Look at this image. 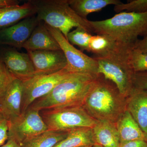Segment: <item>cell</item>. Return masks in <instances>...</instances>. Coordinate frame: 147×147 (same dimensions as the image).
Instances as JSON below:
<instances>
[{"mask_svg": "<svg viewBox=\"0 0 147 147\" xmlns=\"http://www.w3.org/2000/svg\"><path fill=\"white\" fill-rule=\"evenodd\" d=\"M82 107L96 120L116 123L126 110V98L114 83L98 74Z\"/></svg>", "mask_w": 147, "mask_h": 147, "instance_id": "cell-1", "label": "cell"}, {"mask_svg": "<svg viewBox=\"0 0 147 147\" xmlns=\"http://www.w3.org/2000/svg\"><path fill=\"white\" fill-rule=\"evenodd\" d=\"M98 75L70 73L48 94L37 99L29 107L40 111L82 106Z\"/></svg>", "mask_w": 147, "mask_h": 147, "instance_id": "cell-2", "label": "cell"}, {"mask_svg": "<svg viewBox=\"0 0 147 147\" xmlns=\"http://www.w3.org/2000/svg\"><path fill=\"white\" fill-rule=\"evenodd\" d=\"M93 32L108 36L121 45L129 48L134 47L139 36L147 33V12H124L102 21H91Z\"/></svg>", "mask_w": 147, "mask_h": 147, "instance_id": "cell-3", "label": "cell"}, {"mask_svg": "<svg viewBox=\"0 0 147 147\" xmlns=\"http://www.w3.org/2000/svg\"><path fill=\"white\" fill-rule=\"evenodd\" d=\"M39 21L59 30L65 38L73 28L80 27L92 34L90 21L80 17L71 8L67 0H30Z\"/></svg>", "mask_w": 147, "mask_h": 147, "instance_id": "cell-4", "label": "cell"}, {"mask_svg": "<svg viewBox=\"0 0 147 147\" xmlns=\"http://www.w3.org/2000/svg\"><path fill=\"white\" fill-rule=\"evenodd\" d=\"M127 49L107 57H94L98 66V74L114 83L121 94L127 98L133 88L134 71L129 61Z\"/></svg>", "mask_w": 147, "mask_h": 147, "instance_id": "cell-5", "label": "cell"}, {"mask_svg": "<svg viewBox=\"0 0 147 147\" xmlns=\"http://www.w3.org/2000/svg\"><path fill=\"white\" fill-rule=\"evenodd\" d=\"M40 113L50 130L69 131L77 128H93L98 122L82 106L43 110Z\"/></svg>", "mask_w": 147, "mask_h": 147, "instance_id": "cell-6", "label": "cell"}, {"mask_svg": "<svg viewBox=\"0 0 147 147\" xmlns=\"http://www.w3.org/2000/svg\"><path fill=\"white\" fill-rule=\"evenodd\" d=\"M45 25L65 56L67 62L66 69L69 72L87 74L96 76L98 74L97 63L94 57H90L76 49L59 30Z\"/></svg>", "mask_w": 147, "mask_h": 147, "instance_id": "cell-7", "label": "cell"}, {"mask_svg": "<svg viewBox=\"0 0 147 147\" xmlns=\"http://www.w3.org/2000/svg\"><path fill=\"white\" fill-rule=\"evenodd\" d=\"M69 73L65 68L54 73L35 74L30 79L23 82L21 113L37 99L48 94Z\"/></svg>", "mask_w": 147, "mask_h": 147, "instance_id": "cell-8", "label": "cell"}, {"mask_svg": "<svg viewBox=\"0 0 147 147\" xmlns=\"http://www.w3.org/2000/svg\"><path fill=\"white\" fill-rule=\"evenodd\" d=\"M8 138L21 144L28 139L48 130L40 111L29 107L19 117L8 121Z\"/></svg>", "mask_w": 147, "mask_h": 147, "instance_id": "cell-9", "label": "cell"}, {"mask_svg": "<svg viewBox=\"0 0 147 147\" xmlns=\"http://www.w3.org/2000/svg\"><path fill=\"white\" fill-rule=\"evenodd\" d=\"M0 61L13 76L23 82L36 74L33 64L28 53H20L13 47L0 48Z\"/></svg>", "mask_w": 147, "mask_h": 147, "instance_id": "cell-10", "label": "cell"}, {"mask_svg": "<svg viewBox=\"0 0 147 147\" xmlns=\"http://www.w3.org/2000/svg\"><path fill=\"white\" fill-rule=\"evenodd\" d=\"M39 22L34 15L0 30V45H8L16 49L23 48Z\"/></svg>", "mask_w": 147, "mask_h": 147, "instance_id": "cell-11", "label": "cell"}, {"mask_svg": "<svg viewBox=\"0 0 147 147\" xmlns=\"http://www.w3.org/2000/svg\"><path fill=\"white\" fill-rule=\"evenodd\" d=\"M27 53L33 64L36 74L55 73L66 68L67 65L61 50H36Z\"/></svg>", "mask_w": 147, "mask_h": 147, "instance_id": "cell-12", "label": "cell"}, {"mask_svg": "<svg viewBox=\"0 0 147 147\" xmlns=\"http://www.w3.org/2000/svg\"><path fill=\"white\" fill-rule=\"evenodd\" d=\"M23 94V82L15 78L0 99V114L8 121L21 115Z\"/></svg>", "mask_w": 147, "mask_h": 147, "instance_id": "cell-13", "label": "cell"}, {"mask_svg": "<svg viewBox=\"0 0 147 147\" xmlns=\"http://www.w3.org/2000/svg\"><path fill=\"white\" fill-rule=\"evenodd\" d=\"M126 110L147 134V91L132 88L126 98Z\"/></svg>", "mask_w": 147, "mask_h": 147, "instance_id": "cell-14", "label": "cell"}, {"mask_svg": "<svg viewBox=\"0 0 147 147\" xmlns=\"http://www.w3.org/2000/svg\"><path fill=\"white\" fill-rule=\"evenodd\" d=\"M28 51L61 50L56 40L48 30L45 23L40 21L23 47Z\"/></svg>", "mask_w": 147, "mask_h": 147, "instance_id": "cell-15", "label": "cell"}, {"mask_svg": "<svg viewBox=\"0 0 147 147\" xmlns=\"http://www.w3.org/2000/svg\"><path fill=\"white\" fill-rule=\"evenodd\" d=\"M36 13L35 7L30 0L22 5L0 8V30L36 15Z\"/></svg>", "mask_w": 147, "mask_h": 147, "instance_id": "cell-16", "label": "cell"}, {"mask_svg": "<svg viewBox=\"0 0 147 147\" xmlns=\"http://www.w3.org/2000/svg\"><path fill=\"white\" fill-rule=\"evenodd\" d=\"M116 125L120 143L138 140L146 142V133L141 129L127 110L119 119Z\"/></svg>", "mask_w": 147, "mask_h": 147, "instance_id": "cell-17", "label": "cell"}, {"mask_svg": "<svg viewBox=\"0 0 147 147\" xmlns=\"http://www.w3.org/2000/svg\"><path fill=\"white\" fill-rule=\"evenodd\" d=\"M130 49L125 47L110 37L104 35L92 36L89 44V52L96 57H107Z\"/></svg>", "mask_w": 147, "mask_h": 147, "instance_id": "cell-18", "label": "cell"}, {"mask_svg": "<svg viewBox=\"0 0 147 147\" xmlns=\"http://www.w3.org/2000/svg\"><path fill=\"white\" fill-rule=\"evenodd\" d=\"M96 144L103 147H119L120 144L116 123L98 121L92 128Z\"/></svg>", "mask_w": 147, "mask_h": 147, "instance_id": "cell-19", "label": "cell"}, {"mask_svg": "<svg viewBox=\"0 0 147 147\" xmlns=\"http://www.w3.org/2000/svg\"><path fill=\"white\" fill-rule=\"evenodd\" d=\"M69 5L80 17L87 19L90 13L100 11L109 5L120 4L119 0H67Z\"/></svg>", "mask_w": 147, "mask_h": 147, "instance_id": "cell-20", "label": "cell"}, {"mask_svg": "<svg viewBox=\"0 0 147 147\" xmlns=\"http://www.w3.org/2000/svg\"><path fill=\"white\" fill-rule=\"evenodd\" d=\"M94 144L92 128H80L69 131L67 137L55 147H79Z\"/></svg>", "mask_w": 147, "mask_h": 147, "instance_id": "cell-21", "label": "cell"}, {"mask_svg": "<svg viewBox=\"0 0 147 147\" xmlns=\"http://www.w3.org/2000/svg\"><path fill=\"white\" fill-rule=\"evenodd\" d=\"M69 132L47 130L25 141L21 147H55L67 137Z\"/></svg>", "mask_w": 147, "mask_h": 147, "instance_id": "cell-22", "label": "cell"}, {"mask_svg": "<svg viewBox=\"0 0 147 147\" xmlns=\"http://www.w3.org/2000/svg\"><path fill=\"white\" fill-rule=\"evenodd\" d=\"M92 36L84 29L78 27L69 33L67 40L71 45L79 47L81 51L89 52V44Z\"/></svg>", "mask_w": 147, "mask_h": 147, "instance_id": "cell-23", "label": "cell"}, {"mask_svg": "<svg viewBox=\"0 0 147 147\" xmlns=\"http://www.w3.org/2000/svg\"><path fill=\"white\" fill-rule=\"evenodd\" d=\"M128 59L134 72L147 71V53L131 48L129 51Z\"/></svg>", "mask_w": 147, "mask_h": 147, "instance_id": "cell-24", "label": "cell"}, {"mask_svg": "<svg viewBox=\"0 0 147 147\" xmlns=\"http://www.w3.org/2000/svg\"><path fill=\"white\" fill-rule=\"evenodd\" d=\"M114 11L117 13L126 11L136 13L147 12V0H133L127 3H121L115 5Z\"/></svg>", "mask_w": 147, "mask_h": 147, "instance_id": "cell-25", "label": "cell"}, {"mask_svg": "<svg viewBox=\"0 0 147 147\" xmlns=\"http://www.w3.org/2000/svg\"><path fill=\"white\" fill-rule=\"evenodd\" d=\"M15 79L5 65L0 61V99L4 96Z\"/></svg>", "mask_w": 147, "mask_h": 147, "instance_id": "cell-26", "label": "cell"}, {"mask_svg": "<svg viewBox=\"0 0 147 147\" xmlns=\"http://www.w3.org/2000/svg\"><path fill=\"white\" fill-rule=\"evenodd\" d=\"M132 84L133 88L147 91V71L134 72Z\"/></svg>", "mask_w": 147, "mask_h": 147, "instance_id": "cell-27", "label": "cell"}, {"mask_svg": "<svg viewBox=\"0 0 147 147\" xmlns=\"http://www.w3.org/2000/svg\"><path fill=\"white\" fill-rule=\"evenodd\" d=\"M8 121L0 114V146L8 139Z\"/></svg>", "mask_w": 147, "mask_h": 147, "instance_id": "cell-28", "label": "cell"}, {"mask_svg": "<svg viewBox=\"0 0 147 147\" xmlns=\"http://www.w3.org/2000/svg\"><path fill=\"white\" fill-rule=\"evenodd\" d=\"M133 48L142 53H147V33L143 38L137 40Z\"/></svg>", "mask_w": 147, "mask_h": 147, "instance_id": "cell-29", "label": "cell"}, {"mask_svg": "<svg viewBox=\"0 0 147 147\" xmlns=\"http://www.w3.org/2000/svg\"><path fill=\"white\" fill-rule=\"evenodd\" d=\"M119 147H147V143L144 141H133L120 143Z\"/></svg>", "mask_w": 147, "mask_h": 147, "instance_id": "cell-30", "label": "cell"}, {"mask_svg": "<svg viewBox=\"0 0 147 147\" xmlns=\"http://www.w3.org/2000/svg\"><path fill=\"white\" fill-rule=\"evenodd\" d=\"M20 3L18 0H0V8L19 5Z\"/></svg>", "mask_w": 147, "mask_h": 147, "instance_id": "cell-31", "label": "cell"}, {"mask_svg": "<svg viewBox=\"0 0 147 147\" xmlns=\"http://www.w3.org/2000/svg\"><path fill=\"white\" fill-rule=\"evenodd\" d=\"M0 147H21V145L14 139L8 138L5 144Z\"/></svg>", "mask_w": 147, "mask_h": 147, "instance_id": "cell-32", "label": "cell"}, {"mask_svg": "<svg viewBox=\"0 0 147 147\" xmlns=\"http://www.w3.org/2000/svg\"><path fill=\"white\" fill-rule=\"evenodd\" d=\"M92 147H103L102 146H100V145L97 144H96L94 145L93 146H92Z\"/></svg>", "mask_w": 147, "mask_h": 147, "instance_id": "cell-33", "label": "cell"}, {"mask_svg": "<svg viewBox=\"0 0 147 147\" xmlns=\"http://www.w3.org/2000/svg\"><path fill=\"white\" fill-rule=\"evenodd\" d=\"M93 146H82L79 147H92Z\"/></svg>", "mask_w": 147, "mask_h": 147, "instance_id": "cell-34", "label": "cell"}, {"mask_svg": "<svg viewBox=\"0 0 147 147\" xmlns=\"http://www.w3.org/2000/svg\"><path fill=\"white\" fill-rule=\"evenodd\" d=\"M146 142L147 143V139H146Z\"/></svg>", "mask_w": 147, "mask_h": 147, "instance_id": "cell-35", "label": "cell"}]
</instances>
